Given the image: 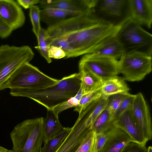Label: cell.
Returning a JSON list of instances; mask_svg holds the SVG:
<instances>
[{
	"instance_id": "obj_1",
	"label": "cell",
	"mask_w": 152,
	"mask_h": 152,
	"mask_svg": "<svg viewBox=\"0 0 152 152\" xmlns=\"http://www.w3.org/2000/svg\"><path fill=\"white\" fill-rule=\"evenodd\" d=\"M81 83L79 72L64 77L56 83L45 88L12 89L10 94L13 96L29 98L47 110L52 109L76 95L80 88Z\"/></svg>"
},
{
	"instance_id": "obj_2",
	"label": "cell",
	"mask_w": 152,
	"mask_h": 152,
	"mask_svg": "<svg viewBox=\"0 0 152 152\" xmlns=\"http://www.w3.org/2000/svg\"><path fill=\"white\" fill-rule=\"evenodd\" d=\"M121 25L122 21L115 24L103 20L79 28L61 38L67 40L77 57L93 53L100 48L117 36Z\"/></svg>"
},
{
	"instance_id": "obj_3",
	"label": "cell",
	"mask_w": 152,
	"mask_h": 152,
	"mask_svg": "<svg viewBox=\"0 0 152 152\" xmlns=\"http://www.w3.org/2000/svg\"><path fill=\"white\" fill-rule=\"evenodd\" d=\"M44 118L27 119L15 126L10 133L12 152H41Z\"/></svg>"
},
{
	"instance_id": "obj_4",
	"label": "cell",
	"mask_w": 152,
	"mask_h": 152,
	"mask_svg": "<svg viewBox=\"0 0 152 152\" xmlns=\"http://www.w3.org/2000/svg\"><path fill=\"white\" fill-rule=\"evenodd\" d=\"M58 80L27 62L18 68L2 84L0 91L6 88H43L56 83Z\"/></svg>"
},
{
	"instance_id": "obj_5",
	"label": "cell",
	"mask_w": 152,
	"mask_h": 152,
	"mask_svg": "<svg viewBox=\"0 0 152 152\" xmlns=\"http://www.w3.org/2000/svg\"><path fill=\"white\" fill-rule=\"evenodd\" d=\"M152 55L137 51H125L118 60V74L125 80L139 81L152 71Z\"/></svg>"
},
{
	"instance_id": "obj_6",
	"label": "cell",
	"mask_w": 152,
	"mask_h": 152,
	"mask_svg": "<svg viewBox=\"0 0 152 152\" xmlns=\"http://www.w3.org/2000/svg\"><path fill=\"white\" fill-rule=\"evenodd\" d=\"M116 37L125 52L137 50L152 55V34L129 18L122 21L121 28Z\"/></svg>"
},
{
	"instance_id": "obj_7",
	"label": "cell",
	"mask_w": 152,
	"mask_h": 152,
	"mask_svg": "<svg viewBox=\"0 0 152 152\" xmlns=\"http://www.w3.org/2000/svg\"><path fill=\"white\" fill-rule=\"evenodd\" d=\"M34 55L28 45L0 46V87L18 68L25 63L29 62Z\"/></svg>"
},
{
	"instance_id": "obj_8",
	"label": "cell",
	"mask_w": 152,
	"mask_h": 152,
	"mask_svg": "<svg viewBox=\"0 0 152 152\" xmlns=\"http://www.w3.org/2000/svg\"><path fill=\"white\" fill-rule=\"evenodd\" d=\"M93 11L67 18L46 29L47 39L51 40L61 38L77 29L97 23L103 20Z\"/></svg>"
},
{
	"instance_id": "obj_9",
	"label": "cell",
	"mask_w": 152,
	"mask_h": 152,
	"mask_svg": "<svg viewBox=\"0 0 152 152\" xmlns=\"http://www.w3.org/2000/svg\"><path fill=\"white\" fill-rule=\"evenodd\" d=\"M118 60L92 53L83 55L78 63L79 69H83L97 75L102 81L117 75Z\"/></svg>"
},
{
	"instance_id": "obj_10",
	"label": "cell",
	"mask_w": 152,
	"mask_h": 152,
	"mask_svg": "<svg viewBox=\"0 0 152 152\" xmlns=\"http://www.w3.org/2000/svg\"><path fill=\"white\" fill-rule=\"evenodd\" d=\"M135 120L148 140L152 139V120L150 110L143 94L139 92L135 94L131 110Z\"/></svg>"
},
{
	"instance_id": "obj_11",
	"label": "cell",
	"mask_w": 152,
	"mask_h": 152,
	"mask_svg": "<svg viewBox=\"0 0 152 152\" xmlns=\"http://www.w3.org/2000/svg\"><path fill=\"white\" fill-rule=\"evenodd\" d=\"M126 18L141 26L150 28L152 23V0H128Z\"/></svg>"
},
{
	"instance_id": "obj_12",
	"label": "cell",
	"mask_w": 152,
	"mask_h": 152,
	"mask_svg": "<svg viewBox=\"0 0 152 152\" xmlns=\"http://www.w3.org/2000/svg\"><path fill=\"white\" fill-rule=\"evenodd\" d=\"M0 18L13 31L22 26L26 19L21 7L13 0H0Z\"/></svg>"
},
{
	"instance_id": "obj_13",
	"label": "cell",
	"mask_w": 152,
	"mask_h": 152,
	"mask_svg": "<svg viewBox=\"0 0 152 152\" xmlns=\"http://www.w3.org/2000/svg\"><path fill=\"white\" fill-rule=\"evenodd\" d=\"M113 124L126 133L133 142L146 145L148 141L133 115L131 110L125 112L115 119Z\"/></svg>"
},
{
	"instance_id": "obj_14",
	"label": "cell",
	"mask_w": 152,
	"mask_h": 152,
	"mask_svg": "<svg viewBox=\"0 0 152 152\" xmlns=\"http://www.w3.org/2000/svg\"><path fill=\"white\" fill-rule=\"evenodd\" d=\"M128 0H99L95 7L94 12L101 19L118 18L123 17L124 14L127 17ZM99 18V17H98Z\"/></svg>"
},
{
	"instance_id": "obj_15",
	"label": "cell",
	"mask_w": 152,
	"mask_h": 152,
	"mask_svg": "<svg viewBox=\"0 0 152 152\" xmlns=\"http://www.w3.org/2000/svg\"><path fill=\"white\" fill-rule=\"evenodd\" d=\"M106 133L107 138L101 152H121L133 142L126 133L114 125Z\"/></svg>"
},
{
	"instance_id": "obj_16",
	"label": "cell",
	"mask_w": 152,
	"mask_h": 152,
	"mask_svg": "<svg viewBox=\"0 0 152 152\" xmlns=\"http://www.w3.org/2000/svg\"><path fill=\"white\" fill-rule=\"evenodd\" d=\"M107 98L102 95L99 99L90 103L79 113L77 120L91 129L96 119L105 109Z\"/></svg>"
},
{
	"instance_id": "obj_17",
	"label": "cell",
	"mask_w": 152,
	"mask_h": 152,
	"mask_svg": "<svg viewBox=\"0 0 152 152\" xmlns=\"http://www.w3.org/2000/svg\"><path fill=\"white\" fill-rule=\"evenodd\" d=\"M84 12L56 8H44L40 10V20L49 26Z\"/></svg>"
},
{
	"instance_id": "obj_18",
	"label": "cell",
	"mask_w": 152,
	"mask_h": 152,
	"mask_svg": "<svg viewBox=\"0 0 152 152\" xmlns=\"http://www.w3.org/2000/svg\"><path fill=\"white\" fill-rule=\"evenodd\" d=\"M47 110L46 117L44 119L42 127L44 143L57 135L64 128L59 121L58 115L56 114L53 109Z\"/></svg>"
},
{
	"instance_id": "obj_19",
	"label": "cell",
	"mask_w": 152,
	"mask_h": 152,
	"mask_svg": "<svg viewBox=\"0 0 152 152\" xmlns=\"http://www.w3.org/2000/svg\"><path fill=\"white\" fill-rule=\"evenodd\" d=\"M100 89L102 95L108 97L129 93V88L123 77L116 75L102 81Z\"/></svg>"
},
{
	"instance_id": "obj_20",
	"label": "cell",
	"mask_w": 152,
	"mask_h": 152,
	"mask_svg": "<svg viewBox=\"0 0 152 152\" xmlns=\"http://www.w3.org/2000/svg\"><path fill=\"white\" fill-rule=\"evenodd\" d=\"M44 8H56L81 12L94 11L90 9L88 0H49Z\"/></svg>"
},
{
	"instance_id": "obj_21",
	"label": "cell",
	"mask_w": 152,
	"mask_h": 152,
	"mask_svg": "<svg viewBox=\"0 0 152 152\" xmlns=\"http://www.w3.org/2000/svg\"><path fill=\"white\" fill-rule=\"evenodd\" d=\"M116 37L92 53L97 56L112 58L117 60L119 59L125 52V50Z\"/></svg>"
},
{
	"instance_id": "obj_22",
	"label": "cell",
	"mask_w": 152,
	"mask_h": 152,
	"mask_svg": "<svg viewBox=\"0 0 152 152\" xmlns=\"http://www.w3.org/2000/svg\"><path fill=\"white\" fill-rule=\"evenodd\" d=\"M81 75L80 88L84 94L100 88L102 80L94 74L83 69H79Z\"/></svg>"
},
{
	"instance_id": "obj_23",
	"label": "cell",
	"mask_w": 152,
	"mask_h": 152,
	"mask_svg": "<svg viewBox=\"0 0 152 152\" xmlns=\"http://www.w3.org/2000/svg\"><path fill=\"white\" fill-rule=\"evenodd\" d=\"M113 115L104 109L100 114L91 127L96 134L106 133L113 125Z\"/></svg>"
},
{
	"instance_id": "obj_24",
	"label": "cell",
	"mask_w": 152,
	"mask_h": 152,
	"mask_svg": "<svg viewBox=\"0 0 152 152\" xmlns=\"http://www.w3.org/2000/svg\"><path fill=\"white\" fill-rule=\"evenodd\" d=\"M70 130L71 128L64 127L58 134L44 143L41 152H53L63 142Z\"/></svg>"
},
{
	"instance_id": "obj_25",
	"label": "cell",
	"mask_w": 152,
	"mask_h": 152,
	"mask_svg": "<svg viewBox=\"0 0 152 152\" xmlns=\"http://www.w3.org/2000/svg\"><path fill=\"white\" fill-rule=\"evenodd\" d=\"M37 45L34 48L37 50L48 63H51L52 60L48 55V52L50 46L47 40L46 29L41 28L38 39Z\"/></svg>"
},
{
	"instance_id": "obj_26",
	"label": "cell",
	"mask_w": 152,
	"mask_h": 152,
	"mask_svg": "<svg viewBox=\"0 0 152 152\" xmlns=\"http://www.w3.org/2000/svg\"><path fill=\"white\" fill-rule=\"evenodd\" d=\"M100 88L83 95L78 105L74 110L79 113L90 103L100 98L102 95Z\"/></svg>"
},
{
	"instance_id": "obj_27",
	"label": "cell",
	"mask_w": 152,
	"mask_h": 152,
	"mask_svg": "<svg viewBox=\"0 0 152 152\" xmlns=\"http://www.w3.org/2000/svg\"><path fill=\"white\" fill-rule=\"evenodd\" d=\"M40 11L38 6L33 5L29 8V15L32 25V31L37 39L42 27L40 25Z\"/></svg>"
},
{
	"instance_id": "obj_28",
	"label": "cell",
	"mask_w": 152,
	"mask_h": 152,
	"mask_svg": "<svg viewBox=\"0 0 152 152\" xmlns=\"http://www.w3.org/2000/svg\"><path fill=\"white\" fill-rule=\"evenodd\" d=\"M81 89L80 88L76 95L73 96L66 102L57 106L53 109L57 115L62 111L69 108L75 107L79 104L80 99L84 95Z\"/></svg>"
},
{
	"instance_id": "obj_29",
	"label": "cell",
	"mask_w": 152,
	"mask_h": 152,
	"mask_svg": "<svg viewBox=\"0 0 152 152\" xmlns=\"http://www.w3.org/2000/svg\"><path fill=\"white\" fill-rule=\"evenodd\" d=\"M129 93L115 94L108 97L105 109L109 110L113 115L123 99Z\"/></svg>"
},
{
	"instance_id": "obj_30",
	"label": "cell",
	"mask_w": 152,
	"mask_h": 152,
	"mask_svg": "<svg viewBox=\"0 0 152 152\" xmlns=\"http://www.w3.org/2000/svg\"><path fill=\"white\" fill-rule=\"evenodd\" d=\"M96 135L95 132L91 130L75 152H92Z\"/></svg>"
},
{
	"instance_id": "obj_31",
	"label": "cell",
	"mask_w": 152,
	"mask_h": 152,
	"mask_svg": "<svg viewBox=\"0 0 152 152\" xmlns=\"http://www.w3.org/2000/svg\"><path fill=\"white\" fill-rule=\"evenodd\" d=\"M134 96L135 95L129 93L123 99L118 109L114 114V120L123 113L131 110Z\"/></svg>"
},
{
	"instance_id": "obj_32",
	"label": "cell",
	"mask_w": 152,
	"mask_h": 152,
	"mask_svg": "<svg viewBox=\"0 0 152 152\" xmlns=\"http://www.w3.org/2000/svg\"><path fill=\"white\" fill-rule=\"evenodd\" d=\"M107 138V134H96L92 152H101Z\"/></svg>"
},
{
	"instance_id": "obj_33",
	"label": "cell",
	"mask_w": 152,
	"mask_h": 152,
	"mask_svg": "<svg viewBox=\"0 0 152 152\" xmlns=\"http://www.w3.org/2000/svg\"><path fill=\"white\" fill-rule=\"evenodd\" d=\"M48 55L50 58L57 59L65 58L66 57V53L63 50L59 47L54 45L50 46Z\"/></svg>"
},
{
	"instance_id": "obj_34",
	"label": "cell",
	"mask_w": 152,
	"mask_h": 152,
	"mask_svg": "<svg viewBox=\"0 0 152 152\" xmlns=\"http://www.w3.org/2000/svg\"><path fill=\"white\" fill-rule=\"evenodd\" d=\"M121 152H147V148L146 145L131 142Z\"/></svg>"
},
{
	"instance_id": "obj_35",
	"label": "cell",
	"mask_w": 152,
	"mask_h": 152,
	"mask_svg": "<svg viewBox=\"0 0 152 152\" xmlns=\"http://www.w3.org/2000/svg\"><path fill=\"white\" fill-rule=\"evenodd\" d=\"M13 31L0 18V38L4 39L8 37Z\"/></svg>"
},
{
	"instance_id": "obj_36",
	"label": "cell",
	"mask_w": 152,
	"mask_h": 152,
	"mask_svg": "<svg viewBox=\"0 0 152 152\" xmlns=\"http://www.w3.org/2000/svg\"><path fill=\"white\" fill-rule=\"evenodd\" d=\"M16 1L20 6L27 9L32 5L39 3L40 0H17Z\"/></svg>"
},
{
	"instance_id": "obj_37",
	"label": "cell",
	"mask_w": 152,
	"mask_h": 152,
	"mask_svg": "<svg viewBox=\"0 0 152 152\" xmlns=\"http://www.w3.org/2000/svg\"><path fill=\"white\" fill-rule=\"evenodd\" d=\"M0 152H12V150H8L4 147L0 146Z\"/></svg>"
},
{
	"instance_id": "obj_38",
	"label": "cell",
	"mask_w": 152,
	"mask_h": 152,
	"mask_svg": "<svg viewBox=\"0 0 152 152\" xmlns=\"http://www.w3.org/2000/svg\"><path fill=\"white\" fill-rule=\"evenodd\" d=\"M147 152H152V147L151 146H149L147 148Z\"/></svg>"
}]
</instances>
